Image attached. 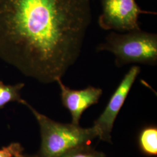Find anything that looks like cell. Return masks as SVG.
Listing matches in <instances>:
<instances>
[{"label": "cell", "instance_id": "1", "mask_svg": "<svg viewBox=\"0 0 157 157\" xmlns=\"http://www.w3.org/2000/svg\"><path fill=\"white\" fill-rule=\"evenodd\" d=\"M91 21L90 0H0V58L56 82L78 60Z\"/></svg>", "mask_w": 157, "mask_h": 157}, {"label": "cell", "instance_id": "11", "mask_svg": "<svg viewBox=\"0 0 157 157\" xmlns=\"http://www.w3.org/2000/svg\"><path fill=\"white\" fill-rule=\"evenodd\" d=\"M37 157L36 155H35V156H29V155H22L21 156H19V157Z\"/></svg>", "mask_w": 157, "mask_h": 157}, {"label": "cell", "instance_id": "9", "mask_svg": "<svg viewBox=\"0 0 157 157\" xmlns=\"http://www.w3.org/2000/svg\"><path fill=\"white\" fill-rule=\"evenodd\" d=\"M59 157H105V155L104 153L97 151L86 145L71 150Z\"/></svg>", "mask_w": 157, "mask_h": 157}, {"label": "cell", "instance_id": "6", "mask_svg": "<svg viewBox=\"0 0 157 157\" xmlns=\"http://www.w3.org/2000/svg\"><path fill=\"white\" fill-rule=\"evenodd\" d=\"M56 82L61 89L62 104L72 115V124L79 125L82 113L89 107L98 102L102 90L91 86L83 90H72L62 83L61 78Z\"/></svg>", "mask_w": 157, "mask_h": 157}, {"label": "cell", "instance_id": "3", "mask_svg": "<svg viewBox=\"0 0 157 157\" xmlns=\"http://www.w3.org/2000/svg\"><path fill=\"white\" fill-rule=\"evenodd\" d=\"M96 50L112 52L115 56V65L118 67L129 63L154 66L157 63V35L140 29L125 33L112 32Z\"/></svg>", "mask_w": 157, "mask_h": 157}, {"label": "cell", "instance_id": "4", "mask_svg": "<svg viewBox=\"0 0 157 157\" xmlns=\"http://www.w3.org/2000/svg\"><path fill=\"white\" fill-rule=\"evenodd\" d=\"M102 6L99 26L105 30L119 32L140 29L138 18L141 13H156L142 10L136 0H102Z\"/></svg>", "mask_w": 157, "mask_h": 157}, {"label": "cell", "instance_id": "5", "mask_svg": "<svg viewBox=\"0 0 157 157\" xmlns=\"http://www.w3.org/2000/svg\"><path fill=\"white\" fill-rule=\"evenodd\" d=\"M140 72V67L139 66H133L130 69L112 94L104 111L94 122L93 127L101 140L111 141L113 123Z\"/></svg>", "mask_w": 157, "mask_h": 157}, {"label": "cell", "instance_id": "10", "mask_svg": "<svg viewBox=\"0 0 157 157\" xmlns=\"http://www.w3.org/2000/svg\"><path fill=\"white\" fill-rule=\"evenodd\" d=\"M24 149L21 144L12 143L0 149V157H18L23 155Z\"/></svg>", "mask_w": 157, "mask_h": 157}, {"label": "cell", "instance_id": "8", "mask_svg": "<svg viewBox=\"0 0 157 157\" xmlns=\"http://www.w3.org/2000/svg\"><path fill=\"white\" fill-rule=\"evenodd\" d=\"M24 86L22 83L13 86L6 85L0 81V109L10 102L17 101L21 103L23 99L21 97L20 91Z\"/></svg>", "mask_w": 157, "mask_h": 157}, {"label": "cell", "instance_id": "7", "mask_svg": "<svg viewBox=\"0 0 157 157\" xmlns=\"http://www.w3.org/2000/svg\"><path fill=\"white\" fill-rule=\"evenodd\" d=\"M139 144L141 150L148 155L157 154V129L149 127L142 130L139 136Z\"/></svg>", "mask_w": 157, "mask_h": 157}, {"label": "cell", "instance_id": "2", "mask_svg": "<svg viewBox=\"0 0 157 157\" xmlns=\"http://www.w3.org/2000/svg\"><path fill=\"white\" fill-rule=\"evenodd\" d=\"M21 103L32 111L40 126L42 141L37 157H61L73 148L87 145L98 136L94 127L84 129L72 124H60L37 112L24 100Z\"/></svg>", "mask_w": 157, "mask_h": 157}]
</instances>
